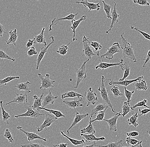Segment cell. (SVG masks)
<instances>
[{
    "label": "cell",
    "mask_w": 150,
    "mask_h": 147,
    "mask_svg": "<svg viewBox=\"0 0 150 147\" xmlns=\"http://www.w3.org/2000/svg\"><path fill=\"white\" fill-rule=\"evenodd\" d=\"M124 33L121 35L122 44L120 45L122 51L123 55L125 58H128L133 61V63H137V60L134 53V49L133 46L128 43L126 39L124 37Z\"/></svg>",
    "instance_id": "obj_1"
},
{
    "label": "cell",
    "mask_w": 150,
    "mask_h": 147,
    "mask_svg": "<svg viewBox=\"0 0 150 147\" xmlns=\"http://www.w3.org/2000/svg\"><path fill=\"white\" fill-rule=\"evenodd\" d=\"M106 81L105 79L104 76H102L101 78V84L100 87L98 88V91L100 92V96L103 102L105 103V104L109 106L110 108L111 109L112 112L113 113H116V110L113 109L112 103L110 100L108 94V90L107 89L105 86V81Z\"/></svg>",
    "instance_id": "obj_2"
},
{
    "label": "cell",
    "mask_w": 150,
    "mask_h": 147,
    "mask_svg": "<svg viewBox=\"0 0 150 147\" xmlns=\"http://www.w3.org/2000/svg\"><path fill=\"white\" fill-rule=\"evenodd\" d=\"M83 55L87 58L88 59L90 60L93 56H96V54H95L93 51L91 46L90 45L91 42L89 41V38L83 35Z\"/></svg>",
    "instance_id": "obj_3"
},
{
    "label": "cell",
    "mask_w": 150,
    "mask_h": 147,
    "mask_svg": "<svg viewBox=\"0 0 150 147\" xmlns=\"http://www.w3.org/2000/svg\"><path fill=\"white\" fill-rule=\"evenodd\" d=\"M90 60L88 59L84 61L80 68L79 69L76 70V85L75 86V89H77L78 88L80 83L84 79L87 77V72L86 70V65L87 63Z\"/></svg>",
    "instance_id": "obj_4"
},
{
    "label": "cell",
    "mask_w": 150,
    "mask_h": 147,
    "mask_svg": "<svg viewBox=\"0 0 150 147\" xmlns=\"http://www.w3.org/2000/svg\"><path fill=\"white\" fill-rule=\"evenodd\" d=\"M38 76L41 80V86L39 88V89H47L54 87V83L56 81L52 80L50 78V76L49 74H47L45 77L43 76L42 74H38Z\"/></svg>",
    "instance_id": "obj_5"
},
{
    "label": "cell",
    "mask_w": 150,
    "mask_h": 147,
    "mask_svg": "<svg viewBox=\"0 0 150 147\" xmlns=\"http://www.w3.org/2000/svg\"><path fill=\"white\" fill-rule=\"evenodd\" d=\"M120 45L118 42H115L110 47L108 48L107 51L105 54L101 55L100 58L104 59V58H105L107 59L108 60H112L113 58V56L116 53L120 52Z\"/></svg>",
    "instance_id": "obj_6"
},
{
    "label": "cell",
    "mask_w": 150,
    "mask_h": 147,
    "mask_svg": "<svg viewBox=\"0 0 150 147\" xmlns=\"http://www.w3.org/2000/svg\"><path fill=\"white\" fill-rule=\"evenodd\" d=\"M45 117L43 123L39 127H36L38 132H40L44 129H46L47 131V128L52 123L56 122L58 119L54 115H50V114L47 113L45 115Z\"/></svg>",
    "instance_id": "obj_7"
},
{
    "label": "cell",
    "mask_w": 150,
    "mask_h": 147,
    "mask_svg": "<svg viewBox=\"0 0 150 147\" xmlns=\"http://www.w3.org/2000/svg\"><path fill=\"white\" fill-rule=\"evenodd\" d=\"M27 111L25 113L21 115H15L14 117L16 118L21 117H28L38 118L41 116H45V114H41L39 113L38 110L33 109L32 106H26Z\"/></svg>",
    "instance_id": "obj_8"
},
{
    "label": "cell",
    "mask_w": 150,
    "mask_h": 147,
    "mask_svg": "<svg viewBox=\"0 0 150 147\" xmlns=\"http://www.w3.org/2000/svg\"><path fill=\"white\" fill-rule=\"evenodd\" d=\"M96 55L98 56V58H99V61H100V63L98 64L97 66H96V69H101L102 70H104L105 69H108V68H110V67H113V66H118L120 67L122 70L123 71L124 69L123 67V60H121V61L119 63H108L104 62V61H101L100 58H99V52L97 51Z\"/></svg>",
    "instance_id": "obj_9"
},
{
    "label": "cell",
    "mask_w": 150,
    "mask_h": 147,
    "mask_svg": "<svg viewBox=\"0 0 150 147\" xmlns=\"http://www.w3.org/2000/svg\"><path fill=\"white\" fill-rule=\"evenodd\" d=\"M50 39H51V41L50 43L47 46H43L41 48V50H40V52L38 54V56L37 60H36V70H38L39 69V65H40V63L42 60H43V58L45 57V55L46 53L47 52L48 49L50 46L52 45V44H54L55 43V38H54L53 36H51L50 37Z\"/></svg>",
    "instance_id": "obj_10"
},
{
    "label": "cell",
    "mask_w": 150,
    "mask_h": 147,
    "mask_svg": "<svg viewBox=\"0 0 150 147\" xmlns=\"http://www.w3.org/2000/svg\"><path fill=\"white\" fill-rule=\"evenodd\" d=\"M84 96L87 101V106H89L91 105H93L98 101L97 95L93 91L91 87L89 88L88 90L85 91Z\"/></svg>",
    "instance_id": "obj_11"
},
{
    "label": "cell",
    "mask_w": 150,
    "mask_h": 147,
    "mask_svg": "<svg viewBox=\"0 0 150 147\" xmlns=\"http://www.w3.org/2000/svg\"><path fill=\"white\" fill-rule=\"evenodd\" d=\"M79 14V13H77L76 14H73L71 13L70 15H68L67 16L64 17L63 18H55L52 20V21L51 24H50L49 26V31H52V26H56L58 23H59L62 21L64 20H74L75 18L76 17V16L77 15Z\"/></svg>",
    "instance_id": "obj_12"
},
{
    "label": "cell",
    "mask_w": 150,
    "mask_h": 147,
    "mask_svg": "<svg viewBox=\"0 0 150 147\" xmlns=\"http://www.w3.org/2000/svg\"><path fill=\"white\" fill-rule=\"evenodd\" d=\"M143 78H144V77H143V76H142L139 77L135 79H131V80H126V79H125V80L122 81H115L110 79H106V80H110L108 83L109 85H110V86H112V85H119V86H124V87H127L129 86L130 84H131V83H135V82H137V81H138V80H141V79H142Z\"/></svg>",
    "instance_id": "obj_13"
},
{
    "label": "cell",
    "mask_w": 150,
    "mask_h": 147,
    "mask_svg": "<svg viewBox=\"0 0 150 147\" xmlns=\"http://www.w3.org/2000/svg\"><path fill=\"white\" fill-rule=\"evenodd\" d=\"M16 97L12 101L5 104V105L10 104L12 103H17L18 104H24L28 103V93H21L20 94L16 93Z\"/></svg>",
    "instance_id": "obj_14"
},
{
    "label": "cell",
    "mask_w": 150,
    "mask_h": 147,
    "mask_svg": "<svg viewBox=\"0 0 150 147\" xmlns=\"http://www.w3.org/2000/svg\"><path fill=\"white\" fill-rule=\"evenodd\" d=\"M17 129H18L21 132H23L27 136V138L29 142H32L35 139H41L45 142H47V139L46 138H42L40 136L38 135L37 134L33 132H26L22 129L21 126H18Z\"/></svg>",
    "instance_id": "obj_15"
},
{
    "label": "cell",
    "mask_w": 150,
    "mask_h": 147,
    "mask_svg": "<svg viewBox=\"0 0 150 147\" xmlns=\"http://www.w3.org/2000/svg\"><path fill=\"white\" fill-rule=\"evenodd\" d=\"M120 116H121V112L117 113L113 117L109 120L104 119L103 120L106 122L108 124L110 128V131H113V132H117V120Z\"/></svg>",
    "instance_id": "obj_16"
},
{
    "label": "cell",
    "mask_w": 150,
    "mask_h": 147,
    "mask_svg": "<svg viewBox=\"0 0 150 147\" xmlns=\"http://www.w3.org/2000/svg\"><path fill=\"white\" fill-rule=\"evenodd\" d=\"M114 3V6H113V9H112V16H111V24L110 25L109 29L107 31H106L105 33L107 34H109V33L111 30L114 24H117L119 22V18L120 17V15L118 14L117 12V7H116V2L115 1L113 2Z\"/></svg>",
    "instance_id": "obj_17"
},
{
    "label": "cell",
    "mask_w": 150,
    "mask_h": 147,
    "mask_svg": "<svg viewBox=\"0 0 150 147\" xmlns=\"http://www.w3.org/2000/svg\"><path fill=\"white\" fill-rule=\"evenodd\" d=\"M58 96H53L51 91V90H50L49 92L43 98L42 101V107L45 108L47 106L50 104H53L54 101L58 98Z\"/></svg>",
    "instance_id": "obj_18"
},
{
    "label": "cell",
    "mask_w": 150,
    "mask_h": 147,
    "mask_svg": "<svg viewBox=\"0 0 150 147\" xmlns=\"http://www.w3.org/2000/svg\"><path fill=\"white\" fill-rule=\"evenodd\" d=\"M86 18H87V16H86V15H84L82 16H81L79 19L78 20H71V24H72V26L70 27V28L72 29V32L73 33V40H72L71 41L74 42L75 41H77V39H76V37H75L76 30L78 27H79V26L81 23L82 21L85 20L86 19Z\"/></svg>",
    "instance_id": "obj_19"
},
{
    "label": "cell",
    "mask_w": 150,
    "mask_h": 147,
    "mask_svg": "<svg viewBox=\"0 0 150 147\" xmlns=\"http://www.w3.org/2000/svg\"><path fill=\"white\" fill-rule=\"evenodd\" d=\"M82 101H83V98L81 97L79 100L68 101H63V103L65 104L70 109H74L76 110V108L83 106V104L81 103Z\"/></svg>",
    "instance_id": "obj_20"
},
{
    "label": "cell",
    "mask_w": 150,
    "mask_h": 147,
    "mask_svg": "<svg viewBox=\"0 0 150 147\" xmlns=\"http://www.w3.org/2000/svg\"><path fill=\"white\" fill-rule=\"evenodd\" d=\"M76 4H81L84 6V7H88L89 9V12L91 11V10H96L98 11L101 8L99 3H94L89 2L87 0L86 1H76Z\"/></svg>",
    "instance_id": "obj_21"
},
{
    "label": "cell",
    "mask_w": 150,
    "mask_h": 147,
    "mask_svg": "<svg viewBox=\"0 0 150 147\" xmlns=\"http://www.w3.org/2000/svg\"><path fill=\"white\" fill-rule=\"evenodd\" d=\"M89 114L88 113L85 114H80L79 112H76L75 115V117L74 119V121H73V123L71 124V126H70V128L68 129V130L67 131V135L70 134L69 133V131L73 128L74 126L75 125H77L82 120L84 119L86 117H88Z\"/></svg>",
    "instance_id": "obj_22"
},
{
    "label": "cell",
    "mask_w": 150,
    "mask_h": 147,
    "mask_svg": "<svg viewBox=\"0 0 150 147\" xmlns=\"http://www.w3.org/2000/svg\"><path fill=\"white\" fill-rule=\"evenodd\" d=\"M45 28L44 27L42 29V31L39 34L35 35L34 37V44H44L45 46H47V42L46 41V38L45 37L44 33H45Z\"/></svg>",
    "instance_id": "obj_23"
},
{
    "label": "cell",
    "mask_w": 150,
    "mask_h": 147,
    "mask_svg": "<svg viewBox=\"0 0 150 147\" xmlns=\"http://www.w3.org/2000/svg\"><path fill=\"white\" fill-rule=\"evenodd\" d=\"M9 40L6 42L7 45L13 44L15 46H16V41L18 39V33L17 29L11 30L9 32Z\"/></svg>",
    "instance_id": "obj_24"
},
{
    "label": "cell",
    "mask_w": 150,
    "mask_h": 147,
    "mask_svg": "<svg viewBox=\"0 0 150 147\" xmlns=\"http://www.w3.org/2000/svg\"><path fill=\"white\" fill-rule=\"evenodd\" d=\"M110 108L109 106L104 103L98 104L92 110L91 117L92 118L94 115H97V113L107 109Z\"/></svg>",
    "instance_id": "obj_25"
},
{
    "label": "cell",
    "mask_w": 150,
    "mask_h": 147,
    "mask_svg": "<svg viewBox=\"0 0 150 147\" xmlns=\"http://www.w3.org/2000/svg\"><path fill=\"white\" fill-rule=\"evenodd\" d=\"M81 136H83L86 139V142L90 143L95 141H104L106 139L105 137H96L93 134H81Z\"/></svg>",
    "instance_id": "obj_26"
},
{
    "label": "cell",
    "mask_w": 150,
    "mask_h": 147,
    "mask_svg": "<svg viewBox=\"0 0 150 147\" xmlns=\"http://www.w3.org/2000/svg\"><path fill=\"white\" fill-rule=\"evenodd\" d=\"M44 94V93H42V94L40 97H38L36 95H33V96L34 100L32 106L33 109L38 110L39 108L42 107V101H43Z\"/></svg>",
    "instance_id": "obj_27"
},
{
    "label": "cell",
    "mask_w": 150,
    "mask_h": 147,
    "mask_svg": "<svg viewBox=\"0 0 150 147\" xmlns=\"http://www.w3.org/2000/svg\"><path fill=\"white\" fill-rule=\"evenodd\" d=\"M41 110H44L45 111L49 112L50 114H52L57 118V119L61 117H65V115H64L59 110H53V109H48V108H45L40 107L38 108V111Z\"/></svg>",
    "instance_id": "obj_28"
},
{
    "label": "cell",
    "mask_w": 150,
    "mask_h": 147,
    "mask_svg": "<svg viewBox=\"0 0 150 147\" xmlns=\"http://www.w3.org/2000/svg\"><path fill=\"white\" fill-rule=\"evenodd\" d=\"M31 83L29 81H27L24 83H21L17 84L15 86V87L17 88L18 90L24 91H27L28 93H30L31 92L30 88L29 85H30Z\"/></svg>",
    "instance_id": "obj_29"
},
{
    "label": "cell",
    "mask_w": 150,
    "mask_h": 147,
    "mask_svg": "<svg viewBox=\"0 0 150 147\" xmlns=\"http://www.w3.org/2000/svg\"><path fill=\"white\" fill-rule=\"evenodd\" d=\"M134 87L136 89L139 91L142 90L146 91L148 89V87L146 81L142 79L138 80L135 82V83L134 85Z\"/></svg>",
    "instance_id": "obj_30"
},
{
    "label": "cell",
    "mask_w": 150,
    "mask_h": 147,
    "mask_svg": "<svg viewBox=\"0 0 150 147\" xmlns=\"http://www.w3.org/2000/svg\"><path fill=\"white\" fill-rule=\"evenodd\" d=\"M92 118L90 117V121H89V124L86 128H83L80 130L81 134H84L85 133H88L89 134L96 133V132L94 128L92 123L91 122V121Z\"/></svg>",
    "instance_id": "obj_31"
},
{
    "label": "cell",
    "mask_w": 150,
    "mask_h": 147,
    "mask_svg": "<svg viewBox=\"0 0 150 147\" xmlns=\"http://www.w3.org/2000/svg\"><path fill=\"white\" fill-rule=\"evenodd\" d=\"M83 96L80 94L75 92L74 91H69L63 94L61 96L62 99H64L65 98H79L81 97H83Z\"/></svg>",
    "instance_id": "obj_32"
},
{
    "label": "cell",
    "mask_w": 150,
    "mask_h": 147,
    "mask_svg": "<svg viewBox=\"0 0 150 147\" xmlns=\"http://www.w3.org/2000/svg\"><path fill=\"white\" fill-rule=\"evenodd\" d=\"M0 106H1V115H0V116L2 117L3 121L5 122L7 124H9V120H10L11 116L9 115L8 112H6L3 107V101H0Z\"/></svg>",
    "instance_id": "obj_33"
},
{
    "label": "cell",
    "mask_w": 150,
    "mask_h": 147,
    "mask_svg": "<svg viewBox=\"0 0 150 147\" xmlns=\"http://www.w3.org/2000/svg\"><path fill=\"white\" fill-rule=\"evenodd\" d=\"M61 134V136H64L66 137L67 139L69 140L70 141V143H72L73 145L75 146H77L79 145H82V144H84L85 143V141L84 139H82L81 140H77V139H74L70 138L69 136H67V135L65 134L64 133L63 131H62L60 132Z\"/></svg>",
    "instance_id": "obj_34"
},
{
    "label": "cell",
    "mask_w": 150,
    "mask_h": 147,
    "mask_svg": "<svg viewBox=\"0 0 150 147\" xmlns=\"http://www.w3.org/2000/svg\"><path fill=\"white\" fill-rule=\"evenodd\" d=\"M138 112L134 113L130 118L127 119V122L129 125H133L135 127H137L139 125L138 123Z\"/></svg>",
    "instance_id": "obj_35"
},
{
    "label": "cell",
    "mask_w": 150,
    "mask_h": 147,
    "mask_svg": "<svg viewBox=\"0 0 150 147\" xmlns=\"http://www.w3.org/2000/svg\"><path fill=\"white\" fill-rule=\"evenodd\" d=\"M122 110L123 113L121 114V116H122L124 118L131 110H134V109H133L132 106L130 105L129 103L127 101H125L123 105L122 106Z\"/></svg>",
    "instance_id": "obj_36"
},
{
    "label": "cell",
    "mask_w": 150,
    "mask_h": 147,
    "mask_svg": "<svg viewBox=\"0 0 150 147\" xmlns=\"http://www.w3.org/2000/svg\"><path fill=\"white\" fill-rule=\"evenodd\" d=\"M123 71H124V72L123 77L119 79V81H122L125 80L130 75L131 68L128 64L127 63H125L123 65Z\"/></svg>",
    "instance_id": "obj_37"
},
{
    "label": "cell",
    "mask_w": 150,
    "mask_h": 147,
    "mask_svg": "<svg viewBox=\"0 0 150 147\" xmlns=\"http://www.w3.org/2000/svg\"><path fill=\"white\" fill-rule=\"evenodd\" d=\"M20 78L19 76H10L7 77L2 79H0V86L3 87L4 86H6L7 83L10 81L15 79H19Z\"/></svg>",
    "instance_id": "obj_38"
},
{
    "label": "cell",
    "mask_w": 150,
    "mask_h": 147,
    "mask_svg": "<svg viewBox=\"0 0 150 147\" xmlns=\"http://www.w3.org/2000/svg\"><path fill=\"white\" fill-rule=\"evenodd\" d=\"M103 4V8H104V10L105 13L106 17L108 18L111 19V16H110V11H111V6L110 5L108 4L105 2L104 0L102 1Z\"/></svg>",
    "instance_id": "obj_39"
},
{
    "label": "cell",
    "mask_w": 150,
    "mask_h": 147,
    "mask_svg": "<svg viewBox=\"0 0 150 147\" xmlns=\"http://www.w3.org/2000/svg\"><path fill=\"white\" fill-rule=\"evenodd\" d=\"M122 142V140H120V141H118V142H115V143H113V142H112L111 141H110L109 142L108 144L105 145V146H98V145H96V146L99 147H120L122 146H123Z\"/></svg>",
    "instance_id": "obj_40"
},
{
    "label": "cell",
    "mask_w": 150,
    "mask_h": 147,
    "mask_svg": "<svg viewBox=\"0 0 150 147\" xmlns=\"http://www.w3.org/2000/svg\"><path fill=\"white\" fill-rule=\"evenodd\" d=\"M0 59L1 60H2L4 59L12 61V62H13L16 60L15 58L9 56L2 49H0Z\"/></svg>",
    "instance_id": "obj_41"
},
{
    "label": "cell",
    "mask_w": 150,
    "mask_h": 147,
    "mask_svg": "<svg viewBox=\"0 0 150 147\" xmlns=\"http://www.w3.org/2000/svg\"><path fill=\"white\" fill-rule=\"evenodd\" d=\"M147 103H148V101L147 100L145 99H142L139 102H138L135 105L133 106L132 108H133V109H134L137 108L138 107L144 106L146 108H150L149 107L146 105Z\"/></svg>",
    "instance_id": "obj_42"
},
{
    "label": "cell",
    "mask_w": 150,
    "mask_h": 147,
    "mask_svg": "<svg viewBox=\"0 0 150 147\" xmlns=\"http://www.w3.org/2000/svg\"><path fill=\"white\" fill-rule=\"evenodd\" d=\"M106 110H104L103 111H101V112H98V113H97L96 118L93 120H91V122L93 123L95 121H103V120L104 119V117H105Z\"/></svg>",
    "instance_id": "obj_43"
},
{
    "label": "cell",
    "mask_w": 150,
    "mask_h": 147,
    "mask_svg": "<svg viewBox=\"0 0 150 147\" xmlns=\"http://www.w3.org/2000/svg\"><path fill=\"white\" fill-rule=\"evenodd\" d=\"M4 136L6 139H8L9 141V143H14V139L13 138V136H12V134L10 132V130L8 129H6L5 131L4 135Z\"/></svg>",
    "instance_id": "obj_44"
},
{
    "label": "cell",
    "mask_w": 150,
    "mask_h": 147,
    "mask_svg": "<svg viewBox=\"0 0 150 147\" xmlns=\"http://www.w3.org/2000/svg\"><path fill=\"white\" fill-rule=\"evenodd\" d=\"M110 91L112 93V94L115 98H117V97H121L123 95V94L120 91L119 88L116 86H113L111 88Z\"/></svg>",
    "instance_id": "obj_45"
},
{
    "label": "cell",
    "mask_w": 150,
    "mask_h": 147,
    "mask_svg": "<svg viewBox=\"0 0 150 147\" xmlns=\"http://www.w3.org/2000/svg\"><path fill=\"white\" fill-rule=\"evenodd\" d=\"M68 46L67 45H63L61 46L60 47L59 49V50L56 51V52L58 54H59L61 55H66L67 52V50L68 49Z\"/></svg>",
    "instance_id": "obj_46"
},
{
    "label": "cell",
    "mask_w": 150,
    "mask_h": 147,
    "mask_svg": "<svg viewBox=\"0 0 150 147\" xmlns=\"http://www.w3.org/2000/svg\"><path fill=\"white\" fill-rule=\"evenodd\" d=\"M131 29L133 30H135L137 31L138 32L140 33L143 36V37L146 39V40H149L150 41V34H149L148 33L145 32L143 31L140 30L138 29V28L136 27H134V26H131Z\"/></svg>",
    "instance_id": "obj_47"
},
{
    "label": "cell",
    "mask_w": 150,
    "mask_h": 147,
    "mask_svg": "<svg viewBox=\"0 0 150 147\" xmlns=\"http://www.w3.org/2000/svg\"><path fill=\"white\" fill-rule=\"evenodd\" d=\"M124 92L125 96L127 100V102L128 103H130L131 102V98H132L133 94L134 93V91L133 90L132 91H129L127 89L126 87H125Z\"/></svg>",
    "instance_id": "obj_48"
},
{
    "label": "cell",
    "mask_w": 150,
    "mask_h": 147,
    "mask_svg": "<svg viewBox=\"0 0 150 147\" xmlns=\"http://www.w3.org/2000/svg\"><path fill=\"white\" fill-rule=\"evenodd\" d=\"M126 143L127 144H131V146H135V145H137L140 143V141L137 140V139H135L131 138L130 137H127L126 138Z\"/></svg>",
    "instance_id": "obj_49"
},
{
    "label": "cell",
    "mask_w": 150,
    "mask_h": 147,
    "mask_svg": "<svg viewBox=\"0 0 150 147\" xmlns=\"http://www.w3.org/2000/svg\"><path fill=\"white\" fill-rule=\"evenodd\" d=\"M90 45L94 49L95 51H98L101 50L102 49L103 46L101 45L100 43L98 42L91 41L90 43Z\"/></svg>",
    "instance_id": "obj_50"
},
{
    "label": "cell",
    "mask_w": 150,
    "mask_h": 147,
    "mask_svg": "<svg viewBox=\"0 0 150 147\" xmlns=\"http://www.w3.org/2000/svg\"><path fill=\"white\" fill-rule=\"evenodd\" d=\"M133 2L135 4H138L142 6H149L150 4L148 0H132Z\"/></svg>",
    "instance_id": "obj_51"
},
{
    "label": "cell",
    "mask_w": 150,
    "mask_h": 147,
    "mask_svg": "<svg viewBox=\"0 0 150 147\" xmlns=\"http://www.w3.org/2000/svg\"><path fill=\"white\" fill-rule=\"evenodd\" d=\"M21 147H49L47 146H44L42 144L38 143H30L29 144L24 145H21Z\"/></svg>",
    "instance_id": "obj_52"
},
{
    "label": "cell",
    "mask_w": 150,
    "mask_h": 147,
    "mask_svg": "<svg viewBox=\"0 0 150 147\" xmlns=\"http://www.w3.org/2000/svg\"><path fill=\"white\" fill-rule=\"evenodd\" d=\"M37 51L34 47H32L27 52V54L29 57H32L33 55H37Z\"/></svg>",
    "instance_id": "obj_53"
},
{
    "label": "cell",
    "mask_w": 150,
    "mask_h": 147,
    "mask_svg": "<svg viewBox=\"0 0 150 147\" xmlns=\"http://www.w3.org/2000/svg\"><path fill=\"white\" fill-rule=\"evenodd\" d=\"M139 115H138L139 117L142 116V115L145 116L146 114L150 112V108H145L142 110H141L140 108H139Z\"/></svg>",
    "instance_id": "obj_54"
},
{
    "label": "cell",
    "mask_w": 150,
    "mask_h": 147,
    "mask_svg": "<svg viewBox=\"0 0 150 147\" xmlns=\"http://www.w3.org/2000/svg\"><path fill=\"white\" fill-rule=\"evenodd\" d=\"M139 133L136 131H133V132H130L127 133L126 134L127 136L128 137H135V136H138L139 135Z\"/></svg>",
    "instance_id": "obj_55"
},
{
    "label": "cell",
    "mask_w": 150,
    "mask_h": 147,
    "mask_svg": "<svg viewBox=\"0 0 150 147\" xmlns=\"http://www.w3.org/2000/svg\"><path fill=\"white\" fill-rule=\"evenodd\" d=\"M150 60V48L149 49V51H148V53L147 55V58L145 59H143V60L145 61V63H144V64H143V66H142V68H144L145 67V65L147 63L149 62Z\"/></svg>",
    "instance_id": "obj_56"
},
{
    "label": "cell",
    "mask_w": 150,
    "mask_h": 147,
    "mask_svg": "<svg viewBox=\"0 0 150 147\" xmlns=\"http://www.w3.org/2000/svg\"><path fill=\"white\" fill-rule=\"evenodd\" d=\"M34 44H35L34 40V39H33V40L29 39V40H28V42H27V44H26V48H29L31 47Z\"/></svg>",
    "instance_id": "obj_57"
},
{
    "label": "cell",
    "mask_w": 150,
    "mask_h": 147,
    "mask_svg": "<svg viewBox=\"0 0 150 147\" xmlns=\"http://www.w3.org/2000/svg\"><path fill=\"white\" fill-rule=\"evenodd\" d=\"M4 33H7V32L6 31L4 26L0 23V37H3Z\"/></svg>",
    "instance_id": "obj_58"
},
{
    "label": "cell",
    "mask_w": 150,
    "mask_h": 147,
    "mask_svg": "<svg viewBox=\"0 0 150 147\" xmlns=\"http://www.w3.org/2000/svg\"><path fill=\"white\" fill-rule=\"evenodd\" d=\"M69 142L67 143H62L58 145H55L53 146L52 147H67L68 145H69Z\"/></svg>",
    "instance_id": "obj_59"
},
{
    "label": "cell",
    "mask_w": 150,
    "mask_h": 147,
    "mask_svg": "<svg viewBox=\"0 0 150 147\" xmlns=\"http://www.w3.org/2000/svg\"><path fill=\"white\" fill-rule=\"evenodd\" d=\"M96 144L95 143V142H93V143L91 145H86V146H84L82 147H94L96 146Z\"/></svg>",
    "instance_id": "obj_60"
},
{
    "label": "cell",
    "mask_w": 150,
    "mask_h": 147,
    "mask_svg": "<svg viewBox=\"0 0 150 147\" xmlns=\"http://www.w3.org/2000/svg\"><path fill=\"white\" fill-rule=\"evenodd\" d=\"M142 141H141L140 143H139V144H138L137 145H135V146H132L131 147H137V146H138L139 145V144H141V143H142ZM122 147H125L124 146H122Z\"/></svg>",
    "instance_id": "obj_61"
},
{
    "label": "cell",
    "mask_w": 150,
    "mask_h": 147,
    "mask_svg": "<svg viewBox=\"0 0 150 147\" xmlns=\"http://www.w3.org/2000/svg\"><path fill=\"white\" fill-rule=\"evenodd\" d=\"M142 143H141V144H139V145L138 146H137V147H142Z\"/></svg>",
    "instance_id": "obj_62"
},
{
    "label": "cell",
    "mask_w": 150,
    "mask_h": 147,
    "mask_svg": "<svg viewBox=\"0 0 150 147\" xmlns=\"http://www.w3.org/2000/svg\"><path fill=\"white\" fill-rule=\"evenodd\" d=\"M147 132L148 133V134H149V136H150V132L149 131H147Z\"/></svg>",
    "instance_id": "obj_63"
},
{
    "label": "cell",
    "mask_w": 150,
    "mask_h": 147,
    "mask_svg": "<svg viewBox=\"0 0 150 147\" xmlns=\"http://www.w3.org/2000/svg\"><path fill=\"white\" fill-rule=\"evenodd\" d=\"M86 1V0H81V1ZM87 1H88V0H87ZM96 1V0H95Z\"/></svg>",
    "instance_id": "obj_64"
}]
</instances>
